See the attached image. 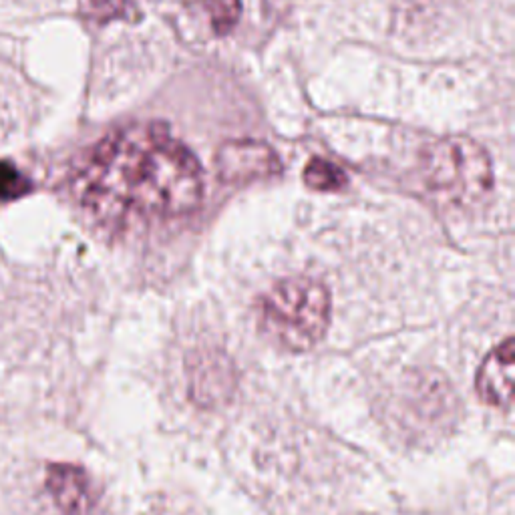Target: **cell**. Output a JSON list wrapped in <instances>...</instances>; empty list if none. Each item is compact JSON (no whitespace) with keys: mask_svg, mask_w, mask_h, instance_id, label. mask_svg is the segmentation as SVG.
Here are the masks:
<instances>
[{"mask_svg":"<svg viewBox=\"0 0 515 515\" xmlns=\"http://www.w3.org/2000/svg\"><path fill=\"white\" fill-rule=\"evenodd\" d=\"M79 204L103 224L129 218H178L204 196L196 155L161 123L133 125L107 135L75 178Z\"/></svg>","mask_w":515,"mask_h":515,"instance_id":"6da1fadb","label":"cell"},{"mask_svg":"<svg viewBox=\"0 0 515 515\" xmlns=\"http://www.w3.org/2000/svg\"><path fill=\"white\" fill-rule=\"evenodd\" d=\"M330 322V292L314 278L276 284L262 302V330L278 347L302 353L322 340Z\"/></svg>","mask_w":515,"mask_h":515,"instance_id":"7a4b0ae2","label":"cell"},{"mask_svg":"<svg viewBox=\"0 0 515 515\" xmlns=\"http://www.w3.org/2000/svg\"><path fill=\"white\" fill-rule=\"evenodd\" d=\"M47 489L57 507L67 515H81L89 507L87 473L71 463H53L47 469Z\"/></svg>","mask_w":515,"mask_h":515,"instance_id":"8992f818","label":"cell"},{"mask_svg":"<svg viewBox=\"0 0 515 515\" xmlns=\"http://www.w3.org/2000/svg\"><path fill=\"white\" fill-rule=\"evenodd\" d=\"M206 7L212 17V27L218 35H228L238 25L242 15L240 0H206Z\"/></svg>","mask_w":515,"mask_h":515,"instance_id":"ba28073f","label":"cell"},{"mask_svg":"<svg viewBox=\"0 0 515 515\" xmlns=\"http://www.w3.org/2000/svg\"><path fill=\"white\" fill-rule=\"evenodd\" d=\"M423 176L439 200L457 208L481 204L493 188L487 151L465 135H451L433 143L423 155Z\"/></svg>","mask_w":515,"mask_h":515,"instance_id":"3957f363","label":"cell"},{"mask_svg":"<svg viewBox=\"0 0 515 515\" xmlns=\"http://www.w3.org/2000/svg\"><path fill=\"white\" fill-rule=\"evenodd\" d=\"M216 169L226 184H248L278 176L282 163L278 153L264 141H228L216 153Z\"/></svg>","mask_w":515,"mask_h":515,"instance_id":"277c9868","label":"cell"},{"mask_svg":"<svg viewBox=\"0 0 515 515\" xmlns=\"http://www.w3.org/2000/svg\"><path fill=\"white\" fill-rule=\"evenodd\" d=\"M304 184L316 192H338L349 184V178L338 165L316 157L304 167Z\"/></svg>","mask_w":515,"mask_h":515,"instance_id":"52a82bcc","label":"cell"},{"mask_svg":"<svg viewBox=\"0 0 515 515\" xmlns=\"http://www.w3.org/2000/svg\"><path fill=\"white\" fill-rule=\"evenodd\" d=\"M25 190L27 182L19 171L13 165L0 161V198H15L21 196Z\"/></svg>","mask_w":515,"mask_h":515,"instance_id":"9c48e42d","label":"cell"},{"mask_svg":"<svg viewBox=\"0 0 515 515\" xmlns=\"http://www.w3.org/2000/svg\"><path fill=\"white\" fill-rule=\"evenodd\" d=\"M479 397L493 407H509L513 395V338H505L481 363L475 379Z\"/></svg>","mask_w":515,"mask_h":515,"instance_id":"5b68a950","label":"cell"},{"mask_svg":"<svg viewBox=\"0 0 515 515\" xmlns=\"http://www.w3.org/2000/svg\"><path fill=\"white\" fill-rule=\"evenodd\" d=\"M95 3H109V0H95Z\"/></svg>","mask_w":515,"mask_h":515,"instance_id":"30bf717a","label":"cell"}]
</instances>
